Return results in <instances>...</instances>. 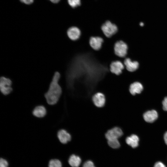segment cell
<instances>
[{
    "mask_svg": "<svg viewBox=\"0 0 167 167\" xmlns=\"http://www.w3.org/2000/svg\"><path fill=\"white\" fill-rule=\"evenodd\" d=\"M60 77L59 72L54 73L49 89L45 94L46 101L49 105H54L57 103L62 94V88L58 83Z\"/></svg>",
    "mask_w": 167,
    "mask_h": 167,
    "instance_id": "cell-1",
    "label": "cell"
},
{
    "mask_svg": "<svg viewBox=\"0 0 167 167\" xmlns=\"http://www.w3.org/2000/svg\"><path fill=\"white\" fill-rule=\"evenodd\" d=\"M128 49L127 44L122 41H118L114 45V53L117 56L120 58H126L127 54Z\"/></svg>",
    "mask_w": 167,
    "mask_h": 167,
    "instance_id": "cell-2",
    "label": "cell"
},
{
    "mask_svg": "<svg viewBox=\"0 0 167 167\" xmlns=\"http://www.w3.org/2000/svg\"><path fill=\"white\" fill-rule=\"evenodd\" d=\"M101 28L105 35L108 38L114 35L118 31L117 26L109 20L104 23L102 25Z\"/></svg>",
    "mask_w": 167,
    "mask_h": 167,
    "instance_id": "cell-3",
    "label": "cell"
},
{
    "mask_svg": "<svg viewBox=\"0 0 167 167\" xmlns=\"http://www.w3.org/2000/svg\"><path fill=\"white\" fill-rule=\"evenodd\" d=\"M12 82L9 78L2 76L0 79V90L1 92L4 95H7L13 91L12 87Z\"/></svg>",
    "mask_w": 167,
    "mask_h": 167,
    "instance_id": "cell-4",
    "label": "cell"
},
{
    "mask_svg": "<svg viewBox=\"0 0 167 167\" xmlns=\"http://www.w3.org/2000/svg\"><path fill=\"white\" fill-rule=\"evenodd\" d=\"M123 131L120 127H115L107 131L105 135L107 140L118 139L123 135Z\"/></svg>",
    "mask_w": 167,
    "mask_h": 167,
    "instance_id": "cell-5",
    "label": "cell"
},
{
    "mask_svg": "<svg viewBox=\"0 0 167 167\" xmlns=\"http://www.w3.org/2000/svg\"><path fill=\"white\" fill-rule=\"evenodd\" d=\"M125 68V66L122 62L116 60L111 63L110 65L109 70L112 73L118 75L122 73Z\"/></svg>",
    "mask_w": 167,
    "mask_h": 167,
    "instance_id": "cell-6",
    "label": "cell"
},
{
    "mask_svg": "<svg viewBox=\"0 0 167 167\" xmlns=\"http://www.w3.org/2000/svg\"><path fill=\"white\" fill-rule=\"evenodd\" d=\"M92 99L94 105L99 108L103 107L106 102L105 95L100 92L95 94L92 96Z\"/></svg>",
    "mask_w": 167,
    "mask_h": 167,
    "instance_id": "cell-7",
    "label": "cell"
},
{
    "mask_svg": "<svg viewBox=\"0 0 167 167\" xmlns=\"http://www.w3.org/2000/svg\"><path fill=\"white\" fill-rule=\"evenodd\" d=\"M66 33L68 37L71 40L75 41L80 38L81 32L80 29L78 27L72 26L68 28Z\"/></svg>",
    "mask_w": 167,
    "mask_h": 167,
    "instance_id": "cell-8",
    "label": "cell"
},
{
    "mask_svg": "<svg viewBox=\"0 0 167 167\" xmlns=\"http://www.w3.org/2000/svg\"><path fill=\"white\" fill-rule=\"evenodd\" d=\"M123 63L126 69L129 72L135 71L139 67V63L136 61H132L129 58H125Z\"/></svg>",
    "mask_w": 167,
    "mask_h": 167,
    "instance_id": "cell-9",
    "label": "cell"
},
{
    "mask_svg": "<svg viewBox=\"0 0 167 167\" xmlns=\"http://www.w3.org/2000/svg\"><path fill=\"white\" fill-rule=\"evenodd\" d=\"M103 41V38L101 37L92 36L89 40V44L93 49L99 50L101 48Z\"/></svg>",
    "mask_w": 167,
    "mask_h": 167,
    "instance_id": "cell-10",
    "label": "cell"
},
{
    "mask_svg": "<svg viewBox=\"0 0 167 167\" xmlns=\"http://www.w3.org/2000/svg\"><path fill=\"white\" fill-rule=\"evenodd\" d=\"M57 137L59 141L62 143L65 144L70 141L71 139L70 133L65 129L59 130L57 132Z\"/></svg>",
    "mask_w": 167,
    "mask_h": 167,
    "instance_id": "cell-11",
    "label": "cell"
},
{
    "mask_svg": "<svg viewBox=\"0 0 167 167\" xmlns=\"http://www.w3.org/2000/svg\"><path fill=\"white\" fill-rule=\"evenodd\" d=\"M158 117V113L154 110L148 111L143 114L144 119L146 122L149 123L153 122L157 119Z\"/></svg>",
    "mask_w": 167,
    "mask_h": 167,
    "instance_id": "cell-12",
    "label": "cell"
},
{
    "mask_svg": "<svg viewBox=\"0 0 167 167\" xmlns=\"http://www.w3.org/2000/svg\"><path fill=\"white\" fill-rule=\"evenodd\" d=\"M143 87L139 82H135L131 84L129 88L130 93L133 95L136 94H139L143 91Z\"/></svg>",
    "mask_w": 167,
    "mask_h": 167,
    "instance_id": "cell-13",
    "label": "cell"
},
{
    "mask_svg": "<svg viewBox=\"0 0 167 167\" xmlns=\"http://www.w3.org/2000/svg\"><path fill=\"white\" fill-rule=\"evenodd\" d=\"M47 113L46 109L43 105L37 106L34 108L32 113L35 117L38 118H42L45 117Z\"/></svg>",
    "mask_w": 167,
    "mask_h": 167,
    "instance_id": "cell-14",
    "label": "cell"
},
{
    "mask_svg": "<svg viewBox=\"0 0 167 167\" xmlns=\"http://www.w3.org/2000/svg\"><path fill=\"white\" fill-rule=\"evenodd\" d=\"M139 140L138 137L135 134H132L127 137L126 139V143L133 148L138 146Z\"/></svg>",
    "mask_w": 167,
    "mask_h": 167,
    "instance_id": "cell-15",
    "label": "cell"
},
{
    "mask_svg": "<svg viewBox=\"0 0 167 167\" xmlns=\"http://www.w3.org/2000/svg\"><path fill=\"white\" fill-rule=\"evenodd\" d=\"M81 162L79 157L75 155H71L68 160L69 165L72 167H78Z\"/></svg>",
    "mask_w": 167,
    "mask_h": 167,
    "instance_id": "cell-16",
    "label": "cell"
},
{
    "mask_svg": "<svg viewBox=\"0 0 167 167\" xmlns=\"http://www.w3.org/2000/svg\"><path fill=\"white\" fill-rule=\"evenodd\" d=\"M107 140L109 145L113 148H117L120 146V143L118 139H110Z\"/></svg>",
    "mask_w": 167,
    "mask_h": 167,
    "instance_id": "cell-17",
    "label": "cell"
},
{
    "mask_svg": "<svg viewBox=\"0 0 167 167\" xmlns=\"http://www.w3.org/2000/svg\"><path fill=\"white\" fill-rule=\"evenodd\" d=\"M48 167H62V164L61 162L58 159H52L49 161Z\"/></svg>",
    "mask_w": 167,
    "mask_h": 167,
    "instance_id": "cell-18",
    "label": "cell"
},
{
    "mask_svg": "<svg viewBox=\"0 0 167 167\" xmlns=\"http://www.w3.org/2000/svg\"><path fill=\"white\" fill-rule=\"evenodd\" d=\"M69 5L72 7L75 8L80 5V0H68Z\"/></svg>",
    "mask_w": 167,
    "mask_h": 167,
    "instance_id": "cell-19",
    "label": "cell"
},
{
    "mask_svg": "<svg viewBox=\"0 0 167 167\" xmlns=\"http://www.w3.org/2000/svg\"><path fill=\"white\" fill-rule=\"evenodd\" d=\"M8 163L5 159L1 158L0 160V167H8Z\"/></svg>",
    "mask_w": 167,
    "mask_h": 167,
    "instance_id": "cell-20",
    "label": "cell"
},
{
    "mask_svg": "<svg viewBox=\"0 0 167 167\" xmlns=\"http://www.w3.org/2000/svg\"><path fill=\"white\" fill-rule=\"evenodd\" d=\"M83 167H95L93 163L91 161H88L84 164Z\"/></svg>",
    "mask_w": 167,
    "mask_h": 167,
    "instance_id": "cell-21",
    "label": "cell"
},
{
    "mask_svg": "<svg viewBox=\"0 0 167 167\" xmlns=\"http://www.w3.org/2000/svg\"><path fill=\"white\" fill-rule=\"evenodd\" d=\"M162 104L163 110L167 111V96L164 98L162 101Z\"/></svg>",
    "mask_w": 167,
    "mask_h": 167,
    "instance_id": "cell-22",
    "label": "cell"
},
{
    "mask_svg": "<svg viewBox=\"0 0 167 167\" xmlns=\"http://www.w3.org/2000/svg\"><path fill=\"white\" fill-rule=\"evenodd\" d=\"M154 167H166L165 165L161 162H156Z\"/></svg>",
    "mask_w": 167,
    "mask_h": 167,
    "instance_id": "cell-23",
    "label": "cell"
},
{
    "mask_svg": "<svg viewBox=\"0 0 167 167\" xmlns=\"http://www.w3.org/2000/svg\"><path fill=\"white\" fill-rule=\"evenodd\" d=\"M22 2L27 4H30L32 3L34 0H20Z\"/></svg>",
    "mask_w": 167,
    "mask_h": 167,
    "instance_id": "cell-24",
    "label": "cell"
},
{
    "mask_svg": "<svg viewBox=\"0 0 167 167\" xmlns=\"http://www.w3.org/2000/svg\"><path fill=\"white\" fill-rule=\"evenodd\" d=\"M164 138L165 142L167 145V131L165 133L164 135Z\"/></svg>",
    "mask_w": 167,
    "mask_h": 167,
    "instance_id": "cell-25",
    "label": "cell"
},
{
    "mask_svg": "<svg viewBox=\"0 0 167 167\" xmlns=\"http://www.w3.org/2000/svg\"><path fill=\"white\" fill-rule=\"evenodd\" d=\"M52 2L54 3H57L60 0H49Z\"/></svg>",
    "mask_w": 167,
    "mask_h": 167,
    "instance_id": "cell-26",
    "label": "cell"
},
{
    "mask_svg": "<svg viewBox=\"0 0 167 167\" xmlns=\"http://www.w3.org/2000/svg\"><path fill=\"white\" fill-rule=\"evenodd\" d=\"M140 24V25L141 26H142L143 25V23H141Z\"/></svg>",
    "mask_w": 167,
    "mask_h": 167,
    "instance_id": "cell-27",
    "label": "cell"
}]
</instances>
